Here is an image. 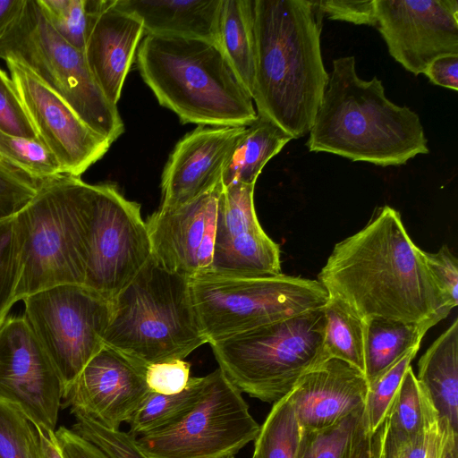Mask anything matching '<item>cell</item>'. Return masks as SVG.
Masks as SVG:
<instances>
[{"label": "cell", "instance_id": "cell-13", "mask_svg": "<svg viewBox=\"0 0 458 458\" xmlns=\"http://www.w3.org/2000/svg\"><path fill=\"white\" fill-rule=\"evenodd\" d=\"M63 394L61 377L24 317L7 318L0 327V399L55 432Z\"/></svg>", "mask_w": 458, "mask_h": 458}, {"label": "cell", "instance_id": "cell-34", "mask_svg": "<svg viewBox=\"0 0 458 458\" xmlns=\"http://www.w3.org/2000/svg\"><path fill=\"white\" fill-rule=\"evenodd\" d=\"M0 458H41L35 425L18 406L1 399Z\"/></svg>", "mask_w": 458, "mask_h": 458}, {"label": "cell", "instance_id": "cell-19", "mask_svg": "<svg viewBox=\"0 0 458 458\" xmlns=\"http://www.w3.org/2000/svg\"><path fill=\"white\" fill-rule=\"evenodd\" d=\"M89 24L83 54L96 82L114 105L121 97L135 52L144 36L141 21L114 0H87Z\"/></svg>", "mask_w": 458, "mask_h": 458}, {"label": "cell", "instance_id": "cell-29", "mask_svg": "<svg viewBox=\"0 0 458 458\" xmlns=\"http://www.w3.org/2000/svg\"><path fill=\"white\" fill-rule=\"evenodd\" d=\"M323 311L325 358L344 360L364 373L365 321L332 298L328 299Z\"/></svg>", "mask_w": 458, "mask_h": 458}, {"label": "cell", "instance_id": "cell-35", "mask_svg": "<svg viewBox=\"0 0 458 458\" xmlns=\"http://www.w3.org/2000/svg\"><path fill=\"white\" fill-rule=\"evenodd\" d=\"M420 347L406 352L387 369L368 383L364 404V420L369 431L374 432L383 423L387 411Z\"/></svg>", "mask_w": 458, "mask_h": 458}, {"label": "cell", "instance_id": "cell-5", "mask_svg": "<svg viewBox=\"0 0 458 458\" xmlns=\"http://www.w3.org/2000/svg\"><path fill=\"white\" fill-rule=\"evenodd\" d=\"M93 184L61 174L45 181L14 216L21 275L18 301L59 284H83Z\"/></svg>", "mask_w": 458, "mask_h": 458}, {"label": "cell", "instance_id": "cell-52", "mask_svg": "<svg viewBox=\"0 0 458 458\" xmlns=\"http://www.w3.org/2000/svg\"><path fill=\"white\" fill-rule=\"evenodd\" d=\"M228 458H234V457H233V456H230V457H228Z\"/></svg>", "mask_w": 458, "mask_h": 458}, {"label": "cell", "instance_id": "cell-7", "mask_svg": "<svg viewBox=\"0 0 458 458\" xmlns=\"http://www.w3.org/2000/svg\"><path fill=\"white\" fill-rule=\"evenodd\" d=\"M323 308L213 343L219 369L242 392L274 403L327 360Z\"/></svg>", "mask_w": 458, "mask_h": 458}, {"label": "cell", "instance_id": "cell-37", "mask_svg": "<svg viewBox=\"0 0 458 458\" xmlns=\"http://www.w3.org/2000/svg\"><path fill=\"white\" fill-rule=\"evenodd\" d=\"M55 30L83 52L89 24L87 0H38Z\"/></svg>", "mask_w": 458, "mask_h": 458}, {"label": "cell", "instance_id": "cell-50", "mask_svg": "<svg viewBox=\"0 0 458 458\" xmlns=\"http://www.w3.org/2000/svg\"><path fill=\"white\" fill-rule=\"evenodd\" d=\"M41 448V458H63L55 432L36 428Z\"/></svg>", "mask_w": 458, "mask_h": 458}, {"label": "cell", "instance_id": "cell-4", "mask_svg": "<svg viewBox=\"0 0 458 458\" xmlns=\"http://www.w3.org/2000/svg\"><path fill=\"white\" fill-rule=\"evenodd\" d=\"M136 64L159 104L182 123L249 126L258 117L252 98L215 42L146 35Z\"/></svg>", "mask_w": 458, "mask_h": 458}, {"label": "cell", "instance_id": "cell-31", "mask_svg": "<svg viewBox=\"0 0 458 458\" xmlns=\"http://www.w3.org/2000/svg\"><path fill=\"white\" fill-rule=\"evenodd\" d=\"M365 427L362 407L327 428L302 430L295 458H350Z\"/></svg>", "mask_w": 458, "mask_h": 458}, {"label": "cell", "instance_id": "cell-28", "mask_svg": "<svg viewBox=\"0 0 458 458\" xmlns=\"http://www.w3.org/2000/svg\"><path fill=\"white\" fill-rule=\"evenodd\" d=\"M206 382V376L191 377L180 393L163 394L150 391L129 420L128 433L138 437L176 423L198 403Z\"/></svg>", "mask_w": 458, "mask_h": 458}, {"label": "cell", "instance_id": "cell-8", "mask_svg": "<svg viewBox=\"0 0 458 458\" xmlns=\"http://www.w3.org/2000/svg\"><path fill=\"white\" fill-rule=\"evenodd\" d=\"M0 58L24 65L111 144L124 131L117 106L93 78L84 54L52 27L38 0L24 5L0 39Z\"/></svg>", "mask_w": 458, "mask_h": 458}, {"label": "cell", "instance_id": "cell-30", "mask_svg": "<svg viewBox=\"0 0 458 458\" xmlns=\"http://www.w3.org/2000/svg\"><path fill=\"white\" fill-rule=\"evenodd\" d=\"M302 428L286 394L273 403L259 428L251 458H295Z\"/></svg>", "mask_w": 458, "mask_h": 458}, {"label": "cell", "instance_id": "cell-40", "mask_svg": "<svg viewBox=\"0 0 458 458\" xmlns=\"http://www.w3.org/2000/svg\"><path fill=\"white\" fill-rule=\"evenodd\" d=\"M0 131L17 137L38 138L11 77L9 78L1 68Z\"/></svg>", "mask_w": 458, "mask_h": 458}, {"label": "cell", "instance_id": "cell-24", "mask_svg": "<svg viewBox=\"0 0 458 458\" xmlns=\"http://www.w3.org/2000/svg\"><path fill=\"white\" fill-rule=\"evenodd\" d=\"M437 322H403L382 318L365 321L364 375L368 383L410 350L420 347L427 331Z\"/></svg>", "mask_w": 458, "mask_h": 458}, {"label": "cell", "instance_id": "cell-17", "mask_svg": "<svg viewBox=\"0 0 458 458\" xmlns=\"http://www.w3.org/2000/svg\"><path fill=\"white\" fill-rule=\"evenodd\" d=\"M222 182L172 210L157 209L146 221L152 257L166 270L189 279L209 272Z\"/></svg>", "mask_w": 458, "mask_h": 458}, {"label": "cell", "instance_id": "cell-32", "mask_svg": "<svg viewBox=\"0 0 458 458\" xmlns=\"http://www.w3.org/2000/svg\"><path fill=\"white\" fill-rule=\"evenodd\" d=\"M255 184L232 183L219 195L216 218L215 246L261 226L254 206Z\"/></svg>", "mask_w": 458, "mask_h": 458}, {"label": "cell", "instance_id": "cell-1", "mask_svg": "<svg viewBox=\"0 0 458 458\" xmlns=\"http://www.w3.org/2000/svg\"><path fill=\"white\" fill-rule=\"evenodd\" d=\"M318 281L329 298L363 321L438 323L454 308L428 268L424 250L389 206L335 245Z\"/></svg>", "mask_w": 458, "mask_h": 458}, {"label": "cell", "instance_id": "cell-33", "mask_svg": "<svg viewBox=\"0 0 458 458\" xmlns=\"http://www.w3.org/2000/svg\"><path fill=\"white\" fill-rule=\"evenodd\" d=\"M0 157L40 182L64 174L58 159L38 138L0 131Z\"/></svg>", "mask_w": 458, "mask_h": 458}, {"label": "cell", "instance_id": "cell-46", "mask_svg": "<svg viewBox=\"0 0 458 458\" xmlns=\"http://www.w3.org/2000/svg\"><path fill=\"white\" fill-rule=\"evenodd\" d=\"M429 428L420 437L406 443L394 442L386 435L385 428L382 445V458H425L428 448Z\"/></svg>", "mask_w": 458, "mask_h": 458}, {"label": "cell", "instance_id": "cell-44", "mask_svg": "<svg viewBox=\"0 0 458 458\" xmlns=\"http://www.w3.org/2000/svg\"><path fill=\"white\" fill-rule=\"evenodd\" d=\"M55 435L63 458H108L98 447L71 428L61 426Z\"/></svg>", "mask_w": 458, "mask_h": 458}, {"label": "cell", "instance_id": "cell-23", "mask_svg": "<svg viewBox=\"0 0 458 458\" xmlns=\"http://www.w3.org/2000/svg\"><path fill=\"white\" fill-rule=\"evenodd\" d=\"M209 272L242 277L279 275V245L261 226L247 231L215 246Z\"/></svg>", "mask_w": 458, "mask_h": 458}, {"label": "cell", "instance_id": "cell-10", "mask_svg": "<svg viewBox=\"0 0 458 458\" xmlns=\"http://www.w3.org/2000/svg\"><path fill=\"white\" fill-rule=\"evenodd\" d=\"M194 407L176 423L136 437L150 458H228L257 437L242 392L218 368L207 376Z\"/></svg>", "mask_w": 458, "mask_h": 458}, {"label": "cell", "instance_id": "cell-38", "mask_svg": "<svg viewBox=\"0 0 458 458\" xmlns=\"http://www.w3.org/2000/svg\"><path fill=\"white\" fill-rule=\"evenodd\" d=\"M72 430L98 447L108 458H150L128 432L112 430L92 420L75 417Z\"/></svg>", "mask_w": 458, "mask_h": 458}, {"label": "cell", "instance_id": "cell-43", "mask_svg": "<svg viewBox=\"0 0 458 458\" xmlns=\"http://www.w3.org/2000/svg\"><path fill=\"white\" fill-rule=\"evenodd\" d=\"M428 268L453 307L458 304V261L447 245L436 253L424 251Z\"/></svg>", "mask_w": 458, "mask_h": 458}, {"label": "cell", "instance_id": "cell-9", "mask_svg": "<svg viewBox=\"0 0 458 458\" xmlns=\"http://www.w3.org/2000/svg\"><path fill=\"white\" fill-rule=\"evenodd\" d=\"M192 299L208 344L323 308L318 281L279 274L242 277L207 272L191 279Z\"/></svg>", "mask_w": 458, "mask_h": 458}, {"label": "cell", "instance_id": "cell-3", "mask_svg": "<svg viewBox=\"0 0 458 458\" xmlns=\"http://www.w3.org/2000/svg\"><path fill=\"white\" fill-rule=\"evenodd\" d=\"M427 143L418 114L389 100L381 80L360 78L353 55L333 60L309 131L310 151L390 166L428 154Z\"/></svg>", "mask_w": 458, "mask_h": 458}, {"label": "cell", "instance_id": "cell-18", "mask_svg": "<svg viewBox=\"0 0 458 458\" xmlns=\"http://www.w3.org/2000/svg\"><path fill=\"white\" fill-rule=\"evenodd\" d=\"M246 128L199 125L185 134L165 165L158 209L177 208L222 182L223 171Z\"/></svg>", "mask_w": 458, "mask_h": 458}, {"label": "cell", "instance_id": "cell-47", "mask_svg": "<svg viewBox=\"0 0 458 458\" xmlns=\"http://www.w3.org/2000/svg\"><path fill=\"white\" fill-rule=\"evenodd\" d=\"M385 428V420L374 432L369 431L365 427L350 458H382V445Z\"/></svg>", "mask_w": 458, "mask_h": 458}, {"label": "cell", "instance_id": "cell-39", "mask_svg": "<svg viewBox=\"0 0 458 458\" xmlns=\"http://www.w3.org/2000/svg\"><path fill=\"white\" fill-rule=\"evenodd\" d=\"M43 182L0 157V221L14 217L33 199Z\"/></svg>", "mask_w": 458, "mask_h": 458}, {"label": "cell", "instance_id": "cell-12", "mask_svg": "<svg viewBox=\"0 0 458 458\" xmlns=\"http://www.w3.org/2000/svg\"><path fill=\"white\" fill-rule=\"evenodd\" d=\"M152 255L140 206L112 183L93 184L84 285L112 301Z\"/></svg>", "mask_w": 458, "mask_h": 458}, {"label": "cell", "instance_id": "cell-22", "mask_svg": "<svg viewBox=\"0 0 458 458\" xmlns=\"http://www.w3.org/2000/svg\"><path fill=\"white\" fill-rule=\"evenodd\" d=\"M416 378L439 418L458 430V319L428 348L418 362Z\"/></svg>", "mask_w": 458, "mask_h": 458}, {"label": "cell", "instance_id": "cell-14", "mask_svg": "<svg viewBox=\"0 0 458 458\" xmlns=\"http://www.w3.org/2000/svg\"><path fill=\"white\" fill-rule=\"evenodd\" d=\"M390 55L415 76L436 58L458 55V1L375 0Z\"/></svg>", "mask_w": 458, "mask_h": 458}, {"label": "cell", "instance_id": "cell-11", "mask_svg": "<svg viewBox=\"0 0 458 458\" xmlns=\"http://www.w3.org/2000/svg\"><path fill=\"white\" fill-rule=\"evenodd\" d=\"M23 317L50 356L64 392L104 347L112 301L84 284H59L24 297Z\"/></svg>", "mask_w": 458, "mask_h": 458}, {"label": "cell", "instance_id": "cell-20", "mask_svg": "<svg viewBox=\"0 0 458 458\" xmlns=\"http://www.w3.org/2000/svg\"><path fill=\"white\" fill-rule=\"evenodd\" d=\"M367 392L362 371L329 358L302 375L287 395L302 430H315L364 407Z\"/></svg>", "mask_w": 458, "mask_h": 458}, {"label": "cell", "instance_id": "cell-51", "mask_svg": "<svg viewBox=\"0 0 458 458\" xmlns=\"http://www.w3.org/2000/svg\"><path fill=\"white\" fill-rule=\"evenodd\" d=\"M458 433L451 430L445 442L442 458H458Z\"/></svg>", "mask_w": 458, "mask_h": 458}, {"label": "cell", "instance_id": "cell-27", "mask_svg": "<svg viewBox=\"0 0 458 458\" xmlns=\"http://www.w3.org/2000/svg\"><path fill=\"white\" fill-rule=\"evenodd\" d=\"M437 418L430 398L410 366L386 415V435L397 443L410 442L423 435Z\"/></svg>", "mask_w": 458, "mask_h": 458}, {"label": "cell", "instance_id": "cell-21", "mask_svg": "<svg viewBox=\"0 0 458 458\" xmlns=\"http://www.w3.org/2000/svg\"><path fill=\"white\" fill-rule=\"evenodd\" d=\"M222 0H114L120 10L138 18L146 35L202 38L218 44Z\"/></svg>", "mask_w": 458, "mask_h": 458}, {"label": "cell", "instance_id": "cell-15", "mask_svg": "<svg viewBox=\"0 0 458 458\" xmlns=\"http://www.w3.org/2000/svg\"><path fill=\"white\" fill-rule=\"evenodd\" d=\"M5 63L38 138L58 159L64 174L80 177L111 143L28 68L13 60Z\"/></svg>", "mask_w": 458, "mask_h": 458}, {"label": "cell", "instance_id": "cell-48", "mask_svg": "<svg viewBox=\"0 0 458 458\" xmlns=\"http://www.w3.org/2000/svg\"><path fill=\"white\" fill-rule=\"evenodd\" d=\"M453 430L445 418H437L430 426L428 448L425 458H442L445 442L450 431Z\"/></svg>", "mask_w": 458, "mask_h": 458}, {"label": "cell", "instance_id": "cell-45", "mask_svg": "<svg viewBox=\"0 0 458 458\" xmlns=\"http://www.w3.org/2000/svg\"><path fill=\"white\" fill-rule=\"evenodd\" d=\"M431 83L458 89V55H446L436 58L424 72Z\"/></svg>", "mask_w": 458, "mask_h": 458}, {"label": "cell", "instance_id": "cell-16", "mask_svg": "<svg viewBox=\"0 0 458 458\" xmlns=\"http://www.w3.org/2000/svg\"><path fill=\"white\" fill-rule=\"evenodd\" d=\"M146 367L104 345L64 392L61 407L112 430L128 423L150 392Z\"/></svg>", "mask_w": 458, "mask_h": 458}, {"label": "cell", "instance_id": "cell-49", "mask_svg": "<svg viewBox=\"0 0 458 458\" xmlns=\"http://www.w3.org/2000/svg\"><path fill=\"white\" fill-rule=\"evenodd\" d=\"M25 0H0V39L20 14Z\"/></svg>", "mask_w": 458, "mask_h": 458}, {"label": "cell", "instance_id": "cell-36", "mask_svg": "<svg viewBox=\"0 0 458 458\" xmlns=\"http://www.w3.org/2000/svg\"><path fill=\"white\" fill-rule=\"evenodd\" d=\"M20 275V253L14 217H12L0 221V327L13 305L18 301L16 292Z\"/></svg>", "mask_w": 458, "mask_h": 458}, {"label": "cell", "instance_id": "cell-25", "mask_svg": "<svg viewBox=\"0 0 458 458\" xmlns=\"http://www.w3.org/2000/svg\"><path fill=\"white\" fill-rule=\"evenodd\" d=\"M218 45L251 97L256 63L253 0H222Z\"/></svg>", "mask_w": 458, "mask_h": 458}, {"label": "cell", "instance_id": "cell-41", "mask_svg": "<svg viewBox=\"0 0 458 458\" xmlns=\"http://www.w3.org/2000/svg\"><path fill=\"white\" fill-rule=\"evenodd\" d=\"M191 378V364L175 359L149 364L145 380L148 389L157 394H173L182 392Z\"/></svg>", "mask_w": 458, "mask_h": 458}, {"label": "cell", "instance_id": "cell-6", "mask_svg": "<svg viewBox=\"0 0 458 458\" xmlns=\"http://www.w3.org/2000/svg\"><path fill=\"white\" fill-rule=\"evenodd\" d=\"M104 344L144 367L184 360L208 344L195 310L191 279L166 270L151 256L112 300Z\"/></svg>", "mask_w": 458, "mask_h": 458}, {"label": "cell", "instance_id": "cell-26", "mask_svg": "<svg viewBox=\"0 0 458 458\" xmlns=\"http://www.w3.org/2000/svg\"><path fill=\"white\" fill-rule=\"evenodd\" d=\"M292 140L276 123L258 114L230 156L222 174L223 186L255 184L265 165Z\"/></svg>", "mask_w": 458, "mask_h": 458}, {"label": "cell", "instance_id": "cell-42", "mask_svg": "<svg viewBox=\"0 0 458 458\" xmlns=\"http://www.w3.org/2000/svg\"><path fill=\"white\" fill-rule=\"evenodd\" d=\"M314 3L328 19L377 26L375 0H320Z\"/></svg>", "mask_w": 458, "mask_h": 458}, {"label": "cell", "instance_id": "cell-2", "mask_svg": "<svg viewBox=\"0 0 458 458\" xmlns=\"http://www.w3.org/2000/svg\"><path fill=\"white\" fill-rule=\"evenodd\" d=\"M257 114L293 139L310 131L327 87L323 13L314 1L253 0Z\"/></svg>", "mask_w": 458, "mask_h": 458}]
</instances>
